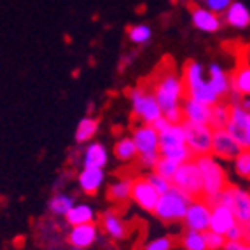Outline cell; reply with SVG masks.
<instances>
[{"label": "cell", "instance_id": "6da1fadb", "mask_svg": "<svg viewBox=\"0 0 250 250\" xmlns=\"http://www.w3.org/2000/svg\"><path fill=\"white\" fill-rule=\"evenodd\" d=\"M144 79L149 84L150 91L161 108V114H167L171 108L180 107L182 86H180V77L177 74L175 62L170 54L163 56L154 67V70L150 72V75Z\"/></svg>", "mask_w": 250, "mask_h": 250}, {"label": "cell", "instance_id": "7a4b0ae2", "mask_svg": "<svg viewBox=\"0 0 250 250\" xmlns=\"http://www.w3.org/2000/svg\"><path fill=\"white\" fill-rule=\"evenodd\" d=\"M198 168L201 171V177H203V186H205V203L212 208L213 205H217V198L221 194L222 189L228 186V179H226V173L219 165L212 159V156H198L194 158Z\"/></svg>", "mask_w": 250, "mask_h": 250}, {"label": "cell", "instance_id": "3957f363", "mask_svg": "<svg viewBox=\"0 0 250 250\" xmlns=\"http://www.w3.org/2000/svg\"><path fill=\"white\" fill-rule=\"evenodd\" d=\"M171 186L182 191L191 201L205 200L203 177H201V171L194 159H189L177 168L175 175L171 179Z\"/></svg>", "mask_w": 250, "mask_h": 250}, {"label": "cell", "instance_id": "277c9868", "mask_svg": "<svg viewBox=\"0 0 250 250\" xmlns=\"http://www.w3.org/2000/svg\"><path fill=\"white\" fill-rule=\"evenodd\" d=\"M234 68L229 75V88L234 96H250V44L234 41Z\"/></svg>", "mask_w": 250, "mask_h": 250}, {"label": "cell", "instance_id": "5b68a950", "mask_svg": "<svg viewBox=\"0 0 250 250\" xmlns=\"http://www.w3.org/2000/svg\"><path fill=\"white\" fill-rule=\"evenodd\" d=\"M128 93L131 96V102H133V119L138 117L140 123H144V125H152L161 116V108H159L146 79L138 81L137 88L129 89Z\"/></svg>", "mask_w": 250, "mask_h": 250}, {"label": "cell", "instance_id": "8992f818", "mask_svg": "<svg viewBox=\"0 0 250 250\" xmlns=\"http://www.w3.org/2000/svg\"><path fill=\"white\" fill-rule=\"evenodd\" d=\"M189 203H191V200L182 191H179L177 188L171 186L170 191L159 196L154 213L165 222H179L186 215Z\"/></svg>", "mask_w": 250, "mask_h": 250}, {"label": "cell", "instance_id": "52a82bcc", "mask_svg": "<svg viewBox=\"0 0 250 250\" xmlns=\"http://www.w3.org/2000/svg\"><path fill=\"white\" fill-rule=\"evenodd\" d=\"M224 205L233 212L238 224H247L250 221V194L238 189L233 184H228L217 198V205Z\"/></svg>", "mask_w": 250, "mask_h": 250}, {"label": "cell", "instance_id": "ba28073f", "mask_svg": "<svg viewBox=\"0 0 250 250\" xmlns=\"http://www.w3.org/2000/svg\"><path fill=\"white\" fill-rule=\"evenodd\" d=\"M184 135H186V146L192 152L194 158L198 156H207L212 150V135L213 129L207 125L200 123L184 121L182 123Z\"/></svg>", "mask_w": 250, "mask_h": 250}, {"label": "cell", "instance_id": "9c48e42d", "mask_svg": "<svg viewBox=\"0 0 250 250\" xmlns=\"http://www.w3.org/2000/svg\"><path fill=\"white\" fill-rule=\"evenodd\" d=\"M226 131L242 147H250V117L245 108L236 104H231Z\"/></svg>", "mask_w": 250, "mask_h": 250}, {"label": "cell", "instance_id": "30bf717a", "mask_svg": "<svg viewBox=\"0 0 250 250\" xmlns=\"http://www.w3.org/2000/svg\"><path fill=\"white\" fill-rule=\"evenodd\" d=\"M131 198H133L144 210L154 212L156 203H158V200H159V194H158V191L150 186L147 177H133V179H131Z\"/></svg>", "mask_w": 250, "mask_h": 250}, {"label": "cell", "instance_id": "8fae6325", "mask_svg": "<svg viewBox=\"0 0 250 250\" xmlns=\"http://www.w3.org/2000/svg\"><path fill=\"white\" fill-rule=\"evenodd\" d=\"M243 147L231 137L226 129H213L212 135V154L222 159H234Z\"/></svg>", "mask_w": 250, "mask_h": 250}, {"label": "cell", "instance_id": "7c38bea8", "mask_svg": "<svg viewBox=\"0 0 250 250\" xmlns=\"http://www.w3.org/2000/svg\"><path fill=\"white\" fill-rule=\"evenodd\" d=\"M210 213L212 208L205 201H191L184 215V222L188 226V229L207 231L210 226Z\"/></svg>", "mask_w": 250, "mask_h": 250}, {"label": "cell", "instance_id": "4fadbf2b", "mask_svg": "<svg viewBox=\"0 0 250 250\" xmlns=\"http://www.w3.org/2000/svg\"><path fill=\"white\" fill-rule=\"evenodd\" d=\"M133 142L140 156L158 154L159 135L150 125H142L140 128H133Z\"/></svg>", "mask_w": 250, "mask_h": 250}, {"label": "cell", "instance_id": "5bb4252c", "mask_svg": "<svg viewBox=\"0 0 250 250\" xmlns=\"http://www.w3.org/2000/svg\"><path fill=\"white\" fill-rule=\"evenodd\" d=\"M119 212L121 210H110V212H105L100 217V226L105 229V233L110 234L116 240H123V238L129 236V226L119 215Z\"/></svg>", "mask_w": 250, "mask_h": 250}, {"label": "cell", "instance_id": "9a60e30c", "mask_svg": "<svg viewBox=\"0 0 250 250\" xmlns=\"http://www.w3.org/2000/svg\"><path fill=\"white\" fill-rule=\"evenodd\" d=\"M236 224V219H234L233 212H231L228 207L224 205H213L212 207V213H210V231L217 234H222L224 236L228 231Z\"/></svg>", "mask_w": 250, "mask_h": 250}, {"label": "cell", "instance_id": "2e32d148", "mask_svg": "<svg viewBox=\"0 0 250 250\" xmlns=\"http://www.w3.org/2000/svg\"><path fill=\"white\" fill-rule=\"evenodd\" d=\"M182 112L184 117H186V121L210 126V117H212V107L210 105H205L201 102L192 100V98H184Z\"/></svg>", "mask_w": 250, "mask_h": 250}, {"label": "cell", "instance_id": "e0dca14e", "mask_svg": "<svg viewBox=\"0 0 250 250\" xmlns=\"http://www.w3.org/2000/svg\"><path fill=\"white\" fill-rule=\"evenodd\" d=\"M96 238V226L88 222V224H79L74 226L70 236H68V242L70 245H74L75 249H86L89 247Z\"/></svg>", "mask_w": 250, "mask_h": 250}, {"label": "cell", "instance_id": "ac0fdd59", "mask_svg": "<svg viewBox=\"0 0 250 250\" xmlns=\"http://www.w3.org/2000/svg\"><path fill=\"white\" fill-rule=\"evenodd\" d=\"M189 9H191L192 21H194V25L198 28L205 30V32H217L219 30L221 21H219V18L215 14H212L210 11H205L200 5H194V4H189Z\"/></svg>", "mask_w": 250, "mask_h": 250}, {"label": "cell", "instance_id": "d6986e66", "mask_svg": "<svg viewBox=\"0 0 250 250\" xmlns=\"http://www.w3.org/2000/svg\"><path fill=\"white\" fill-rule=\"evenodd\" d=\"M128 198H131V179H121L119 182L108 186L107 189V200L112 203L119 205L125 208L128 205Z\"/></svg>", "mask_w": 250, "mask_h": 250}, {"label": "cell", "instance_id": "ffe728a7", "mask_svg": "<svg viewBox=\"0 0 250 250\" xmlns=\"http://www.w3.org/2000/svg\"><path fill=\"white\" fill-rule=\"evenodd\" d=\"M102 180H104V173H102V168H86L79 175V184L83 191L89 196L96 194L98 188H100Z\"/></svg>", "mask_w": 250, "mask_h": 250}, {"label": "cell", "instance_id": "44dd1931", "mask_svg": "<svg viewBox=\"0 0 250 250\" xmlns=\"http://www.w3.org/2000/svg\"><path fill=\"white\" fill-rule=\"evenodd\" d=\"M158 150L161 152L163 158L167 159H171V161L179 163V165H182V163L189 161V159H194V156H192V152L189 150V147L184 144V146H167V147H158Z\"/></svg>", "mask_w": 250, "mask_h": 250}, {"label": "cell", "instance_id": "7402d4cb", "mask_svg": "<svg viewBox=\"0 0 250 250\" xmlns=\"http://www.w3.org/2000/svg\"><path fill=\"white\" fill-rule=\"evenodd\" d=\"M107 163V150L100 144H93L86 149L84 167L86 168H102Z\"/></svg>", "mask_w": 250, "mask_h": 250}, {"label": "cell", "instance_id": "603a6c76", "mask_svg": "<svg viewBox=\"0 0 250 250\" xmlns=\"http://www.w3.org/2000/svg\"><path fill=\"white\" fill-rule=\"evenodd\" d=\"M184 144H186V135H184L182 125H171L168 129L159 133V147L184 146Z\"/></svg>", "mask_w": 250, "mask_h": 250}, {"label": "cell", "instance_id": "cb8c5ba5", "mask_svg": "<svg viewBox=\"0 0 250 250\" xmlns=\"http://www.w3.org/2000/svg\"><path fill=\"white\" fill-rule=\"evenodd\" d=\"M228 21L231 25L236 26V28H245V26L250 25V14L247 11V7L240 2H234V4L229 5L228 9Z\"/></svg>", "mask_w": 250, "mask_h": 250}, {"label": "cell", "instance_id": "d4e9b609", "mask_svg": "<svg viewBox=\"0 0 250 250\" xmlns=\"http://www.w3.org/2000/svg\"><path fill=\"white\" fill-rule=\"evenodd\" d=\"M231 104L217 102L212 105V117H210V128L212 129H226L228 119H229Z\"/></svg>", "mask_w": 250, "mask_h": 250}, {"label": "cell", "instance_id": "484cf974", "mask_svg": "<svg viewBox=\"0 0 250 250\" xmlns=\"http://www.w3.org/2000/svg\"><path fill=\"white\" fill-rule=\"evenodd\" d=\"M208 84L212 86V89L215 91V95L219 96V98L226 96V95H228V91H229V83H228V77H226L224 72L217 67V65H212V67H210V81H208Z\"/></svg>", "mask_w": 250, "mask_h": 250}, {"label": "cell", "instance_id": "4316f807", "mask_svg": "<svg viewBox=\"0 0 250 250\" xmlns=\"http://www.w3.org/2000/svg\"><path fill=\"white\" fill-rule=\"evenodd\" d=\"M65 217H67V221L70 222L72 226L88 224V222L93 221V212L86 205H77V207H72V208L65 213Z\"/></svg>", "mask_w": 250, "mask_h": 250}, {"label": "cell", "instance_id": "83f0119b", "mask_svg": "<svg viewBox=\"0 0 250 250\" xmlns=\"http://www.w3.org/2000/svg\"><path fill=\"white\" fill-rule=\"evenodd\" d=\"M137 146H135L133 138H121L119 142L114 147V154H116L117 159L121 161H131L137 156Z\"/></svg>", "mask_w": 250, "mask_h": 250}, {"label": "cell", "instance_id": "f1b7e54d", "mask_svg": "<svg viewBox=\"0 0 250 250\" xmlns=\"http://www.w3.org/2000/svg\"><path fill=\"white\" fill-rule=\"evenodd\" d=\"M180 238H182V245L186 250H208L201 231L188 229Z\"/></svg>", "mask_w": 250, "mask_h": 250}, {"label": "cell", "instance_id": "f546056e", "mask_svg": "<svg viewBox=\"0 0 250 250\" xmlns=\"http://www.w3.org/2000/svg\"><path fill=\"white\" fill-rule=\"evenodd\" d=\"M96 129H98V119H83L77 126V131H75V140L77 142H86L89 138L95 137Z\"/></svg>", "mask_w": 250, "mask_h": 250}, {"label": "cell", "instance_id": "4dcf8cb0", "mask_svg": "<svg viewBox=\"0 0 250 250\" xmlns=\"http://www.w3.org/2000/svg\"><path fill=\"white\" fill-rule=\"evenodd\" d=\"M234 170L242 179L250 180V147H243L234 158Z\"/></svg>", "mask_w": 250, "mask_h": 250}, {"label": "cell", "instance_id": "1f68e13d", "mask_svg": "<svg viewBox=\"0 0 250 250\" xmlns=\"http://www.w3.org/2000/svg\"><path fill=\"white\" fill-rule=\"evenodd\" d=\"M179 167H180L179 163L171 161V159H167V158H163V156H161V158H158V161H156L154 170H156V173H158V175L165 177V179L171 182V179H173V175H175V171H177V168H179Z\"/></svg>", "mask_w": 250, "mask_h": 250}, {"label": "cell", "instance_id": "d6a6232c", "mask_svg": "<svg viewBox=\"0 0 250 250\" xmlns=\"http://www.w3.org/2000/svg\"><path fill=\"white\" fill-rule=\"evenodd\" d=\"M177 245H179V240L175 236H163L154 240V242L147 243L142 250H171Z\"/></svg>", "mask_w": 250, "mask_h": 250}, {"label": "cell", "instance_id": "836d02e7", "mask_svg": "<svg viewBox=\"0 0 250 250\" xmlns=\"http://www.w3.org/2000/svg\"><path fill=\"white\" fill-rule=\"evenodd\" d=\"M72 207H74V201H72L68 196H54L49 203L51 212L53 213H63V215H65Z\"/></svg>", "mask_w": 250, "mask_h": 250}, {"label": "cell", "instance_id": "e575fe53", "mask_svg": "<svg viewBox=\"0 0 250 250\" xmlns=\"http://www.w3.org/2000/svg\"><path fill=\"white\" fill-rule=\"evenodd\" d=\"M128 37L131 39L133 42H137V44H142V42H146L147 39L150 37V30L147 28L146 25H135V26H128Z\"/></svg>", "mask_w": 250, "mask_h": 250}, {"label": "cell", "instance_id": "d590c367", "mask_svg": "<svg viewBox=\"0 0 250 250\" xmlns=\"http://www.w3.org/2000/svg\"><path fill=\"white\" fill-rule=\"evenodd\" d=\"M147 180L150 182V186L158 191V194L161 196V194H165V192H168L170 191V188H171V182L170 180H167L165 177H161V175H158V173H150L149 177H147Z\"/></svg>", "mask_w": 250, "mask_h": 250}, {"label": "cell", "instance_id": "8d00e7d4", "mask_svg": "<svg viewBox=\"0 0 250 250\" xmlns=\"http://www.w3.org/2000/svg\"><path fill=\"white\" fill-rule=\"evenodd\" d=\"M205 238V243H207V249L208 250H219L224 247L226 243V238L222 234H217L213 231H201Z\"/></svg>", "mask_w": 250, "mask_h": 250}, {"label": "cell", "instance_id": "74e56055", "mask_svg": "<svg viewBox=\"0 0 250 250\" xmlns=\"http://www.w3.org/2000/svg\"><path fill=\"white\" fill-rule=\"evenodd\" d=\"M205 2H207L208 9L213 11V13H222V11H226L231 4V0H205Z\"/></svg>", "mask_w": 250, "mask_h": 250}, {"label": "cell", "instance_id": "f35d334b", "mask_svg": "<svg viewBox=\"0 0 250 250\" xmlns=\"http://www.w3.org/2000/svg\"><path fill=\"white\" fill-rule=\"evenodd\" d=\"M150 126H152V128H154L156 131H158V135H159V133H161V131H165V129L170 128L171 123L168 121V119H167V117H165V116H159L158 119H156V121L152 123V125H150Z\"/></svg>", "mask_w": 250, "mask_h": 250}, {"label": "cell", "instance_id": "ab89813d", "mask_svg": "<svg viewBox=\"0 0 250 250\" xmlns=\"http://www.w3.org/2000/svg\"><path fill=\"white\" fill-rule=\"evenodd\" d=\"M243 247H245V243L243 242H228L224 243V250H243Z\"/></svg>", "mask_w": 250, "mask_h": 250}, {"label": "cell", "instance_id": "60d3db41", "mask_svg": "<svg viewBox=\"0 0 250 250\" xmlns=\"http://www.w3.org/2000/svg\"><path fill=\"white\" fill-rule=\"evenodd\" d=\"M243 250H250V245H245L243 247Z\"/></svg>", "mask_w": 250, "mask_h": 250}, {"label": "cell", "instance_id": "b9f144b4", "mask_svg": "<svg viewBox=\"0 0 250 250\" xmlns=\"http://www.w3.org/2000/svg\"><path fill=\"white\" fill-rule=\"evenodd\" d=\"M247 112H249V117H250V108H249V110H247Z\"/></svg>", "mask_w": 250, "mask_h": 250}, {"label": "cell", "instance_id": "7bdbcfd3", "mask_svg": "<svg viewBox=\"0 0 250 250\" xmlns=\"http://www.w3.org/2000/svg\"><path fill=\"white\" fill-rule=\"evenodd\" d=\"M173 2H177V0H173Z\"/></svg>", "mask_w": 250, "mask_h": 250}, {"label": "cell", "instance_id": "ee69618b", "mask_svg": "<svg viewBox=\"0 0 250 250\" xmlns=\"http://www.w3.org/2000/svg\"><path fill=\"white\" fill-rule=\"evenodd\" d=\"M77 250H81V249H77Z\"/></svg>", "mask_w": 250, "mask_h": 250}]
</instances>
